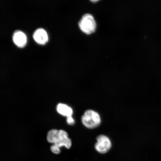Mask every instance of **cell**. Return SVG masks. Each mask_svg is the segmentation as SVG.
Here are the masks:
<instances>
[{"instance_id": "cell-1", "label": "cell", "mask_w": 161, "mask_h": 161, "mask_svg": "<svg viewBox=\"0 0 161 161\" xmlns=\"http://www.w3.org/2000/svg\"><path fill=\"white\" fill-rule=\"evenodd\" d=\"M81 122L86 128L93 129L98 127L101 124V117L100 114L96 111L87 110L82 116Z\"/></svg>"}, {"instance_id": "cell-2", "label": "cell", "mask_w": 161, "mask_h": 161, "mask_svg": "<svg viewBox=\"0 0 161 161\" xmlns=\"http://www.w3.org/2000/svg\"><path fill=\"white\" fill-rule=\"evenodd\" d=\"M78 26L83 33L89 35L95 33L97 24L93 16L90 14L87 13L82 16L78 23Z\"/></svg>"}, {"instance_id": "cell-3", "label": "cell", "mask_w": 161, "mask_h": 161, "mask_svg": "<svg viewBox=\"0 0 161 161\" xmlns=\"http://www.w3.org/2000/svg\"><path fill=\"white\" fill-rule=\"evenodd\" d=\"M112 146L110 139L104 135H101L97 138L95 145L96 150L101 154H105L109 151Z\"/></svg>"}, {"instance_id": "cell-4", "label": "cell", "mask_w": 161, "mask_h": 161, "mask_svg": "<svg viewBox=\"0 0 161 161\" xmlns=\"http://www.w3.org/2000/svg\"><path fill=\"white\" fill-rule=\"evenodd\" d=\"M14 43L18 47H25L27 43V37L25 34L20 30H16L13 35Z\"/></svg>"}, {"instance_id": "cell-5", "label": "cell", "mask_w": 161, "mask_h": 161, "mask_svg": "<svg viewBox=\"0 0 161 161\" xmlns=\"http://www.w3.org/2000/svg\"><path fill=\"white\" fill-rule=\"evenodd\" d=\"M33 37L36 43L40 45H45L48 41L47 33L42 28L35 30L34 32Z\"/></svg>"}, {"instance_id": "cell-6", "label": "cell", "mask_w": 161, "mask_h": 161, "mask_svg": "<svg viewBox=\"0 0 161 161\" xmlns=\"http://www.w3.org/2000/svg\"><path fill=\"white\" fill-rule=\"evenodd\" d=\"M55 144L60 148L62 147H65L69 149L72 145L71 140L68 138L67 133L63 130H59V139L58 142Z\"/></svg>"}, {"instance_id": "cell-7", "label": "cell", "mask_w": 161, "mask_h": 161, "mask_svg": "<svg viewBox=\"0 0 161 161\" xmlns=\"http://www.w3.org/2000/svg\"><path fill=\"white\" fill-rule=\"evenodd\" d=\"M56 109L58 113L62 115L67 117L71 116L73 114V110L69 106L65 104L60 103L58 104Z\"/></svg>"}, {"instance_id": "cell-8", "label": "cell", "mask_w": 161, "mask_h": 161, "mask_svg": "<svg viewBox=\"0 0 161 161\" xmlns=\"http://www.w3.org/2000/svg\"><path fill=\"white\" fill-rule=\"evenodd\" d=\"M59 139V130H52L48 132L47 135V140L51 143L55 144L58 142Z\"/></svg>"}, {"instance_id": "cell-9", "label": "cell", "mask_w": 161, "mask_h": 161, "mask_svg": "<svg viewBox=\"0 0 161 161\" xmlns=\"http://www.w3.org/2000/svg\"><path fill=\"white\" fill-rule=\"evenodd\" d=\"M51 150L53 153L55 154H59L60 152V148L56 145L54 144L51 147Z\"/></svg>"}, {"instance_id": "cell-10", "label": "cell", "mask_w": 161, "mask_h": 161, "mask_svg": "<svg viewBox=\"0 0 161 161\" xmlns=\"http://www.w3.org/2000/svg\"><path fill=\"white\" fill-rule=\"evenodd\" d=\"M66 121H67L68 124L70 125H73L75 124V120H74L73 118L72 117V116L68 117L66 119Z\"/></svg>"}, {"instance_id": "cell-11", "label": "cell", "mask_w": 161, "mask_h": 161, "mask_svg": "<svg viewBox=\"0 0 161 161\" xmlns=\"http://www.w3.org/2000/svg\"><path fill=\"white\" fill-rule=\"evenodd\" d=\"M100 0H90V2H91L92 3H97L98 1H99Z\"/></svg>"}]
</instances>
